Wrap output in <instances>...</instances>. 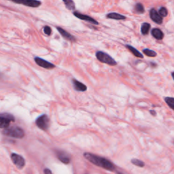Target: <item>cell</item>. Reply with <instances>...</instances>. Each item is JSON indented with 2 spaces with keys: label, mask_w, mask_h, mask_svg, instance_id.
Returning <instances> with one entry per match:
<instances>
[{
  "label": "cell",
  "mask_w": 174,
  "mask_h": 174,
  "mask_svg": "<svg viewBox=\"0 0 174 174\" xmlns=\"http://www.w3.org/2000/svg\"><path fill=\"white\" fill-rule=\"evenodd\" d=\"M150 17L151 19L154 22L159 24V25L163 23V17H161L159 13L155 9L150 10Z\"/></svg>",
  "instance_id": "11"
},
{
  "label": "cell",
  "mask_w": 174,
  "mask_h": 174,
  "mask_svg": "<svg viewBox=\"0 0 174 174\" xmlns=\"http://www.w3.org/2000/svg\"><path fill=\"white\" fill-rule=\"evenodd\" d=\"M150 29V25L149 23H144L141 25V34L143 35H147L149 32V30Z\"/></svg>",
  "instance_id": "17"
},
{
  "label": "cell",
  "mask_w": 174,
  "mask_h": 174,
  "mask_svg": "<svg viewBox=\"0 0 174 174\" xmlns=\"http://www.w3.org/2000/svg\"><path fill=\"white\" fill-rule=\"evenodd\" d=\"M44 34L48 35H50L51 33H52L51 27H49V26H45L44 27Z\"/></svg>",
  "instance_id": "24"
},
{
  "label": "cell",
  "mask_w": 174,
  "mask_h": 174,
  "mask_svg": "<svg viewBox=\"0 0 174 174\" xmlns=\"http://www.w3.org/2000/svg\"><path fill=\"white\" fill-rule=\"evenodd\" d=\"M34 60H35V62L36 63V64L38 65L39 66L44 67L45 69H48V70H51V69H53L55 67V66L54 64H52L50 62L47 61L40 58V57H35L34 59Z\"/></svg>",
  "instance_id": "7"
},
{
  "label": "cell",
  "mask_w": 174,
  "mask_h": 174,
  "mask_svg": "<svg viewBox=\"0 0 174 174\" xmlns=\"http://www.w3.org/2000/svg\"><path fill=\"white\" fill-rule=\"evenodd\" d=\"M44 174H52V171H50L49 169H44Z\"/></svg>",
  "instance_id": "25"
},
{
  "label": "cell",
  "mask_w": 174,
  "mask_h": 174,
  "mask_svg": "<svg viewBox=\"0 0 174 174\" xmlns=\"http://www.w3.org/2000/svg\"><path fill=\"white\" fill-rule=\"evenodd\" d=\"M126 47L127 48V49H128L129 51H130L133 55L136 56V57L141 58V59H142V58L144 57L143 55L141 54L140 51L137 50L136 49V48H135L134 47H133L132 46H130V45H127Z\"/></svg>",
  "instance_id": "15"
},
{
  "label": "cell",
  "mask_w": 174,
  "mask_h": 174,
  "mask_svg": "<svg viewBox=\"0 0 174 174\" xmlns=\"http://www.w3.org/2000/svg\"><path fill=\"white\" fill-rule=\"evenodd\" d=\"M165 102L168 106L173 110H174V98H165Z\"/></svg>",
  "instance_id": "21"
},
{
  "label": "cell",
  "mask_w": 174,
  "mask_h": 174,
  "mask_svg": "<svg viewBox=\"0 0 174 174\" xmlns=\"http://www.w3.org/2000/svg\"><path fill=\"white\" fill-rule=\"evenodd\" d=\"M135 10L137 14H143L144 13V7L141 3H137L135 6Z\"/></svg>",
  "instance_id": "19"
},
{
  "label": "cell",
  "mask_w": 174,
  "mask_h": 174,
  "mask_svg": "<svg viewBox=\"0 0 174 174\" xmlns=\"http://www.w3.org/2000/svg\"><path fill=\"white\" fill-rule=\"evenodd\" d=\"M35 124L42 130L46 131L49 127L50 119L46 114H42L39 116L35 120Z\"/></svg>",
  "instance_id": "5"
},
{
  "label": "cell",
  "mask_w": 174,
  "mask_h": 174,
  "mask_svg": "<svg viewBox=\"0 0 174 174\" xmlns=\"http://www.w3.org/2000/svg\"><path fill=\"white\" fill-rule=\"evenodd\" d=\"M72 82H73V85H74V87L76 91H80V92H84V91H87V87L86 85L84 84L82 82H79L78 80L73 79Z\"/></svg>",
  "instance_id": "13"
},
{
  "label": "cell",
  "mask_w": 174,
  "mask_h": 174,
  "mask_svg": "<svg viewBox=\"0 0 174 174\" xmlns=\"http://www.w3.org/2000/svg\"><path fill=\"white\" fill-rule=\"evenodd\" d=\"M84 156L88 161H90L92 164L98 166V167L108 170V171H114V165L112 164V162L103 157L92 155V154L88 152L84 153Z\"/></svg>",
  "instance_id": "1"
},
{
  "label": "cell",
  "mask_w": 174,
  "mask_h": 174,
  "mask_svg": "<svg viewBox=\"0 0 174 174\" xmlns=\"http://www.w3.org/2000/svg\"><path fill=\"white\" fill-rule=\"evenodd\" d=\"M159 13L161 15V17H166L168 14V11L165 7H161L159 9Z\"/></svg>",
  "instance_id": "23"
},
{
  "label": "cell",
  "mask_w": 174,
  "mask_h": 174,
  "mask_svg": "<svg viewBox=\"0 0 174 174\" xmlns=\"http://www.w3.org/2000/svg\"><path fill=\"white\" fill-rule=\"evenodd\" d=\"M152 35L153 37L156 38V40H162L164 37L163 31L159 29H156V28L152 30Z\"/></svg>",
  "instance_id": "14"
},
{
  "label": "cell",
  "mask_w": 174,
  "mask_h": 174,
  "mask_svg": "<svg viewBox=\"0 0 174 174\" xmlns=\"http://www.w3.org/2000/svg\"><path fill=\"white\" fill-rule=\"evenodd\" d=\"M63 3L66 5V8L70 10H75V3L71 0H64Z\"/></svg>",
  "instance_id": "18"
},
{
  "label": "cell",
  "mask_w": 174,
  "mask_h": 174,
  "mask_svg": "<svg viewBox=\"0 0 174 174\" xmlns=\"http://www.w3.org/2000/svg\"><path fill=\"white\" fill-rule=\"evenodd\" d=\"M118 174H123V173H118Z\"/></svg>",
  "instance_id": "28"
},
{
  "label": "cell",
  "mask_w": 174,
  "mask_h": 174,
  "mask_svg": "<svg viewBox=\"0 0 174 174\" xmlns=\"http://www.w3.org/2000/svg\"><path fill=\"white\" fill-rule=\"evenodd\" d=\"M143 52L146 56H150V57H155V56H156L157 55L156 52L155 51L148 49V48H145V49H144L143 50Z\"/></svg>",
  "instance_id": "20"
},
{
  "label": "cell",
  "mask_w": 174,
  "mask_h": 174,
  "mask_svg": "<svg viewBox=\"0 0 174 174\" xmlns=\"http://www.w3.org/2000/svg\"><path fill=\"white\" fill-rule=\"evenodd\" d=\"M3 134L8 137H14V138L21 139L25 136V132H24L23 129L20 128L19 127L13 126L3 129Z\"/></svg>",
  "instance_id": "2"
},
{
  "label": "cell",
  "mask_w": 174,
  "mask_h": 174,
  "mask_svg": "<svg viewBox=\"0 0 174 174\" xmlns=\"http://www.w3.org/2000/svg\"><path fill=\"white\" fill-rule=\"evenodd\" d=\"M131 163L133 165H135L137 166V167H144V165H145L143 161H140L139 159H132L131 160Z\"/></svg>",
  "instance_id": "22"
},
{
  "label": "cell",
  "mask_w": 174,
  "mask_h": 174,
  "mask_svg": "<svg viewBox=\"0 0 174 174\" xmlns=\"http://www.w3.org/2000/svg\"><path fill=\"white\" fill-rule=\"evenodd\" d=\"M107 18L110 19H114V20H124L126 19V17L120 14L116 13H112L107 14Z\"/></svg>",
  "instance_id": "16"
},
{
  "label": "cell",
  "mask_w": 174,
  "mask_h": 174,
  "mask_svg": "<svg viewBox=\"0 0 174 174\" xmlns=\"http://www.w3.org/2000/svg\"><path fill=\"white\" fill-rule=\"evenodd\" d=\"M171 76H172V78H173V79L174 80V71H173V72H172Z\"/></svg>",
  "instance_id": "27"
},
{
  "label": "cell",
  "mask_w": 174,
  "mask_h": 174,
  "mask_svg": "<svg viewBox=\"0 0 174 174\" xmlns=\"http://www.w3.org/2000/svg\"><path fill=\"white\" fill-rule=\"evenodd\" d=\"M11 159L13 161V163L14 164L16 167L19 169H23L24 167V166L25 165V161L24 159V158L21 155H17V154H15V153L12 154Z\"/></svg>",
  "instance_id": "6"
},
{
  "label": "cell",
  "mask_w": 174,
  "mask_h": 174,
  "mask_svg": "<svg viewBox=\"0 0 174 174\" xmlns=\"http://www.w3.org/2000/svg\"><path fill=\"white\" fill-rule=\"evenodd\" d=\"M56 29H57V30L60 33V34L65 39H66L67 40H70V41H71V42H75L76 41L75 37H74V36H73L72 35L69 34L67 31L63 29V28L60 27H56Z\"/></svg>",
  "instance_id": "12"
},
{
  "label": "cell",
  "mask_w": 174,
  "mask_h": 174,
  "mask_svg": "<svg viewBox=\"0 0 174 174\" xmlns=\"http://www.w3.org/2000/svg\"><path fill=\"white\" fill-rule=\"evenodd\" d=\"M56 156H57L58 159L62 162V163L65 164H68L70 163V162L71 161V157L70 155L66 152L62 151V150H58L56 152Z\"/></svg>",
  "instance_id": "8"
},
{
  "label": "cell",
  "mask_w": 174,
  "mask_h": 174,
  "mask_svg": "<svg viewBox=\"0 0 174 174\" xmlns=\"http://www.w3.org/2000/svg\"><path fill=\"white\" fill-rule=\"evenodd\" d=\"M14 3H21V4L25 5L26 6H29L31 8H37L41 5L42 2L40 1H35V0H24V1H13Z\"/></svg>",
  "instance_id": "10"
},
{
  "label": "cell",
  "mask_w": 174,
  "mask_h": 174,
  "mask_svg": "<svg viewBox=\"0 0 174 174\" xmlns=\"http://www.w3.org/2000/svg\"><path fill=\"white\" fill-rule=\"evenodd\" d=\"M150 114L152 115V116H156V112L155 110H150Z\"/></svg>",
  "instance_id": "26"
},
{
  "label": "cell",
  "mask_w": 174,
  "mask_h": 174,
  "mask_svg": "<svg viewBox=\"0 0 174 174\" xmlns=\"http://www.w3.org/2000/svg\"><path fill=\"white\" fill-rule=\"evenodd\" d=\"M74 15L76 17H77L79 19H81V20H83V21H86L87 22L91 23L93 24V25H99V23L96 20L91 18V17H89V16L82 14L78 13V12H74Z\"/></svg>",
  "instance_id": "9"
},
{
  "label": "cell",
  "mask_w": 174,
  "mask_h": 174,
  "mask_svg": "<svg viewBox=\"0 0 174 174\" xmlns=\"http://www.w3.org/2000/svg\"><path fill=\"white\" fill-rule=\"evenodd\" d=\"M96 57L100 62L110 65L111 66H115L117 65L116 61L113 59L111 56L106 52L102 51H98L96 52Z\"/></svg>",
  "instance_id": "3"
},
{
  "label": "cell",
  "mask_w": 174,
  "mask_h": 174,
  "mask_svg": "<svg viewBox=\"0 0 174 174\" xmlns=\"http://www.w3.org/2000/svg\"><path fill=\"white\" fill-rule=\"evenodd\" d=\"M14 116L9 113H2L0 115V127L5 129L10 127L11 122H14Z\"/></svg>",
  "instance_id": "4"
}]
</instances>
